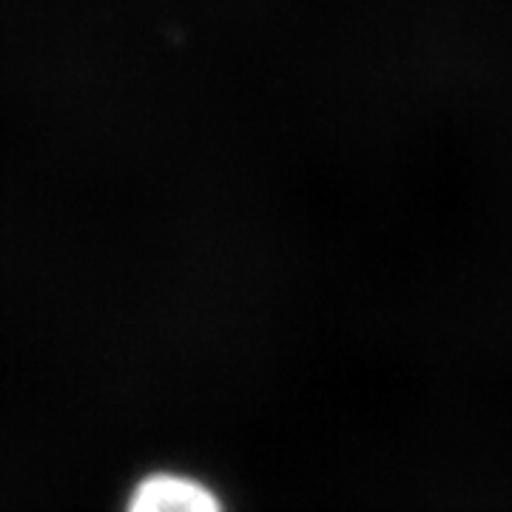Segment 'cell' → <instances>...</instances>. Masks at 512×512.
I'll list each match as a JSON object with an SVG mask.
<instances>
[{"mask_svg":"<svg viewBox=\"0 0 512 512\" xmlns=\"http://www.w3.org/2000/svg\"><path fill=\"white\" fill-rule=\"evenodd\" d=\"M126 512H225L205 484L177 473L148 476L128 501Z\"/></svg>","mask_w":512,"mask_h":512,"instance_id":"obj_1","label":"cell"}]
</instances>
